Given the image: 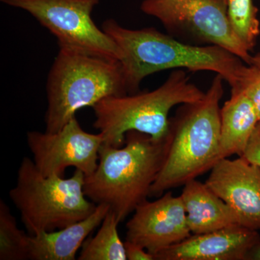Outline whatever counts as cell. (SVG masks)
<instances>
[{"mask_svg":"<svg viewBox=\"0 0 260 260\" xmlns=\"http://www.w3.org/2000/svg\"><path fill=\"white\" fill-rule=\"evenodd\" d=\"M102 28L122 52L120 62L129 94L138 93L142 80L162 70L214 72L230 85L232 93L242 92L255 73V68L219 46L181 42L154 28H124L112 18Z\"/></svg>","mask_w":260,"mask_h":260,"instance_id":"6da1fadb","label":"cell"},{"mask_svg":"<svg viewBox=\"0 0 260 260\" xmlns=\"http://www.w3.org/2000/svg\"><path fill=\"white\" fill-rule=\"evenodd\" d=\"M223 80L217 75L203 99L182 104L170 119L165 157L150 197L184 186L218 161Z\"/></svg>","mask_w":260,"mask_h":260,"instance_id":"7a4b0ae2","label":"cell"},{"mask_svg":"<svg viewBox=\"0 0 260 260\" xmlns=\"http://www.w3.org/2000/svg\"><path fill=\"white\" fill-rule=\"evenodd\" d=\"M167 140L156 142L144 133L130 131L122 147L103 144L95 172L85 177L88 199L109 205L122 222L150 197L165 157Z\"/></svg>","mask_w":260,"mask_h":260,"instance_id":"3957f363","label":"cell"},{"mask_svg":"<svg viewBox=\"0 0 260 260\" xmlns=\"http://www.w3.org/2000/svg\"><path fill=\"white\" fill-rule=\"evenodd\" d=\"M47 133H56L77 112L111 96L128 95L120 61L59 49L47 82Z\"/></svg>","mask_w":260,"mask_h":260,"instance_id":"277c9868","label":"cell"},{"mask_svg":"<svg viewBox=\"0 0 260 260\" xmlns=\"http://www.w3.org/2000/svg\"><path fill=\"white\" fill-rule=\"evenodd\" d=\"M203 93L189 82L185 72H172L158 88L150 92L111 96L93 106V126L104 138V143L122 147L128 132L137 131L165 142L170 129L169 114L179 104L200 101Z\"/></svg>","mask_w":260,"mask_h":260,"instance_id":"5b68a950","label":"cell"},{"mask_svg":"<svg viewBox=\"0 0 260 260\" xmlns=\"http://www.w3.org/2000/svg\"><path fill=\"white\" fill-rule=\"evenodd\" d=\"M85 177L78 169L68 179L46 177L34 160L23 159L9 196L30 235L59 230L93 213L97 205L85 194Z\"/></svg>","mask_w":260,"mask_h":260,"instance_id":"8992f818","label":"cell"},{"mask_svg":"<svg viewBox=\"0 0 260 260\" xmlns=\"http://www.w3.org/2000/svg\"><path fill=\"white\" fill-rule=\"evenodd\" d=\"M28 12L57 39L59 49L120 61L122 52L99 28L92 12L100 0H0Z\"/></svg>","mask_w":260,"mask_h":260,"instance_id":"52a82bcc","label":"cell"},{"mask_svg":"<svg viewBox=\"0 0 260 260\" xmlns=\"http://www.w3.org/2000/svg\"><path fill=\"white\" fill-rule=\"evenodd\" d=\"M140 9L160 20L173 37L219 46L250 64L249 51L229 22L228 0H144Z\"/></svg>","mask_w":260,"mask_h":260,"instance_id":"ba28073f","label":"cell"},{"mask_svg":"<svg viewBox=\"0 0 260 260\" xmlns=\"http://www.w3.org/2000/svg\"><path fill=\"white\" fill-rule=\"evenodd\" d=\"M27 143L43 175L64 177L66 169L75 167L88 177L97 168L104 138L85 132L75 116L56 133L28 132Z\"/></svg>","mask_w":260,"mask_h":260,"instance_id":"9c48e42d","label":"cell"},{"mask_svg":"<svg viewBox=\"0 0 260 260\" xmlns=\"http://www.w3.org/2000/svg\"><path fill=\"white\" fill-rule=\"evenodd\" d=\"M134 212L126 223V240L153 256L191 235L182 200L171 191L155 201L145 200Z\"/></svg>","mask_w":260,"mask_h":260,"instance_id":"30bf717a","label":"cell"},{"mask_svg":"<svg viewBox=\"0 0 260 260\" xmlns=\"http://www.w3.org/2000/svg\"><path fill=\"white\" fill-rule=\"evenodd\" d=\"M205 184L237 215L238 223L260 230V169L242 157L218 160Z\"/></svg>","mask_w":260,"mask_h":260,"instance_id":"8fae6325","label":"cell"},{"mask_svg":"<svg viewBox=\"0 0 260 260\" xmlns=\"http://www.w3.org/2000/svg\"><path fill=\"white\" fill-rule=\"evenodd\" d=\"M260 245L258 231L239 224L220 230L191 235L159 251L157 260H244Z\"/></svg>","mask_w":260,"mask_h":260,"instance_id":"7c38bea8","label":"cell"},{"mask_svg":"<svg viewBox=\"0 0 260 260\" xmlns=\"http://www.w3.org/2000/svg\"><path fill=\"white\" fill-rule=\"evenodd\" d=\"M110 210L106 204L97 205L88 218L68 226L30 235L29 259L75 260L89 235L100 226Z\"/></svg>","mask_w":260,"mask_h":260,"instance_id":"4fadbf2b","label":"cell"},{"mask_svg":"<svg viewBox=\"0 0 260 260\" xmlns=\"http://www.w3.org/2000/svg\"><path fill=\"white\" fill-rule=\"evenodd\" d=\"M180 197L185 208L188 226L193 235L239 224L237 215L232 208L205 182L196 179L188 181Z\"/></svg>","mask_w":260,"mask_h":260,"instance_id":"5bb4252c","label":"cell"},{"mask_svg":"<svg viewBox=\"0 0 260 260\" xmlns=\"http://www.w3.org/2000/svg\"><path fill=\"white\" fill-rule=\"evenodd\" d=\"M258 121L254 106L245 94L232 93L220 109L219 160L233 155L242 156Z\"/></svg>","mask_w":260,"mask_h":260,"instance_id":"9a60e30c","label":"cell"},{"mask_svg":"<svg viewBox=\"0 0 260 260\" xmlns=\"http://www.w3.org/2000/svg\"><path fill=\"white\" fill-rule=\"evenodd\" d=\"M120 223L116 214L109 210L96 234L84 242L79 260H126L125 246L117 226Z\"/></svg>","mask_w":260,"mask_h":260,"instance_id":"2e32d148","label":"cell"},{"mask_svg":"<svg viewBox=\"0 0 260 260\" xmlns=\"http://www.w3.org/2000/svg\"><path fill=\"white\" fill-rule=\"evenodd\" d=\"M30 237L19 229L9 207L0 200V259H29Z\"/></svg>","mask_w":260,"mask_h":260,"instance_id":"e0dca14e","label":"cell"},{"mask_svg":"<svg viewBox=\"0 0 260 260\" xmlns=\"http://www.w3.org/2000/svg\"><path fill=\"white\" fill-rule=\"evenodd\" d=\"M228 17L238 39L251 51L259 34L257 9L252 0H228Z\"/></svg>","mask_w":260,"mask_h":260,"instance_id":"ac0fdd59","label":"cell"},{"mask_svg":"<svg viewBox=\"0 0 260 260\" xmlns=\"http://www.w3.org/2000/svg\"><path fill=\"white\" fill-rule=\"evenodd\" d=\"M240 157L260 169V120L256 124Z\"/></svg>","mask_w":260,"mask_h":260,"instance_id":"d6986e66","label":"cell"},{"mask_svg":"<svg viewBox=\"0 0 260 260\" xmlns=\"http://www.w3.org/2000/svg\"><path fill=\"white\" fill-rule=\"evenodd\" d=\"M252 78L246 84L242 92L254 106L258 119L260 120V71L256 69Z\"/></svg>","mask_w":260,"mask_h":260,"instance_id":"ffe728a7","label":"cell"},{"mask_svg":"<svg viewBox=\"0 0 260 260\" xmlns=\"http://www.w3.org/2000/svg\"><path fill=\"white\" fill-rule=\"evenodd\" d=\"M126 254L129 260H155L153 254L138 244L126 240L124 242Z\"/></svg>","mask_w":260,"mask_h":260,"instance_id":"44dd1931","label":"cell"},{"mask_svg":"<svg viewBox=\"0 0 260 260\" xmlns=\"http://www.w3.org/2000/svg\"><path fill=\"white\" fill-rule=\"evenodd\" d=\"M249 66L253 67V68L260 71V54H256V55L254 56H251Z\"/></svg>","mask_w":260,"mask_h":260,"instance_id":"7402d4cb","label":"cell"},{"mask_svg":"<svg viewBox=\"0 0 260 260\" xmlns=\"http://www.w3.org/2000/svg\"><path fill=\"white\" fill-rule=\"evenodd\" d=\"M249 259L260 260V245L252 251Z\"/></svg>","mask_w":260,"mask_h":260,"instance_id":"603a6c76","label":"cell"}]
</instances>
